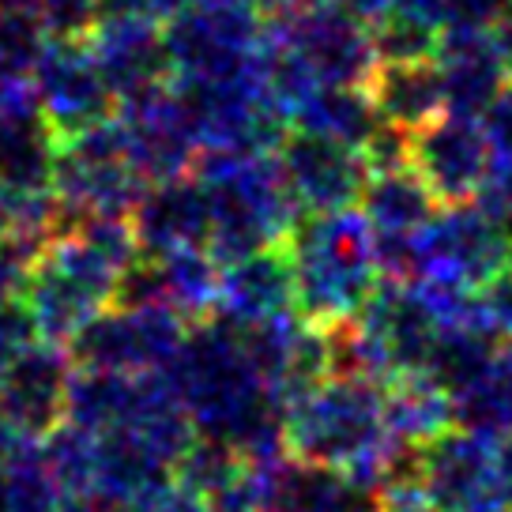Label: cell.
<instances>
[{"instance_id": "ffe728a7", "label": "cell", "mask_w": 512, "mask_h": 512, "mask_svg": "<svg viewBox=\"0 0 512 512\" xmlns=\"http://www.w3.org/2000/svg\"><path fill=\"white\" fill-rule=\"evenodd\" d=\"M61 136L42 110L4 113L0 125V204L53 192Z\"/></svg>"}, {"instance_id": "8fae6325", "label": "cell", "mask_w": 512, "mask_h": 512, "mask_svg": "<svg viewBox=\"0 0 512 512\" xmlns=\"http://www.w3.org/2000/svg\"><path fill=\"white\" fill-rule=\"evenodd\" d=\"M31 83L38 110L61 140L117 113V95L102 76L87 38H49Z\"/></svg>"}, {"instance_id": "603a6c76", "label": "cell", "mask_w": 512, "mask_h": 512, "mask_svg": "<svg viewBox=\"0 0 512 512\" xmlns=\"http://www.w3.org/2000/svg\"><path fill=\"white\" fill-rule=\"evenodd\" d=\"M373 106L384 121L400 128H426L445 113V83L437 61H403V64H381L366 83Z\"/></svg>"}, {"instance_id": "f35d334b", "label": "cell", "mask_w": 512, "mask_h": 512, "mask_svg": "<svg viewBox=\"0 0 512 512\" xmlns=\"http://www.w3.org/2000/svg\"><path fill=\"white\" fill-rule=\"evenodd\" d=\"M494 46H497V57H501V64H505V72H509V80H512V0L505 4V12H501L494 23Z\"/></svg>"}, {"instance_id": "6da1fadb", "label": "cell", "mask_w": 512, "mask_h": 512, "mask_svg": "<svg viewBox=\"0 0 512 512\" xmlns=\"http://www.w3.org/2000/svg\"><path fill=\"white\" fill-rule=\"evenodd\" d=\"M166 381L185 407L196 437L234 445L245 460H283L287 407L256 373L241 332L219 317L192 324Z\"/></svg>"}, {"instance_id": "ac0fdd59", "label": "cell", "mask_w": 512, "mask_h": 512, "mask_svg": "<svg viewBox=\"0 0 512 512\" xmlns=\"http://www.w3.org/2000/svg\"><path fill=\"white\" fill-rule=\"evenodd\" d=\"M294 302H298L294 298V272H290V256L283 245L256 249V253L223 264L215 317L226 324L249 328L260 320L294 313Z\"/></svg>"}, {"instance_id": "83f0119b", "label": "cell", "mask_w": 512, "mask_h": 512, "mask_svg": "<svg viewBox=\"0 0 512 512\" xmlns=\"http://www.w3.org/2000/svg\"><path fill=\"white\" fill-rule=\"evenodd\" d=\"M501 343L505 339L497 336L490 324H456V328H445L430 354L426 377H433L448 396H456V392H464L467 384H475L490 369V362L501 351Z\"/></svg>"}, {"instance_id": "8d00e7d4", "label": "cell", "mask_w": 512, "mask_h": 512, "mask_svg": "<svg viewBox=\"0 0 512 512\" xmlns=\"http://www.w3.org/2000/svg\"><path fill=\"white\" fill-rule=\"evenodd\" d=\"M456 8H460V0H392L388 16H400L407 23L441 34L456 19Z\"/></svg>"}, {"instance_id": "3957f363", "label": "cell", "mask_w": 512, "mask_h": 512, "mask_svg": "<svg viewBox=\"0 0 512 512\" xmlns=\"http://www.w3.org/2000/svg\"><path fill=\"white\" fill-rule=\"evenodd\" d=\"M283 441L294 460L339 467L377 486L407 448L384 418V384L362 377H324L287 407Z\"/></svg>"}, {"instance_id": "74e56055", "label": "cell", "mask_w": 512, "mask_h": 512, "mask_svg": "<svg viewBox=\"0 0 512 512\" xmlns=\"http://www.w3.org/2000/svg\"><path fill=\"white\" fill-rule=\"evenodd\" d=\"M479 204L512 234V159L490 166V177L479 192Z\"/></svg>"}, {"instance_id": "d590c367", "label": "cell", "mask_w": 512, "mask_h": 512, "mask_svg": "<svg viewBox=\"0 0 512 512\" xmlns=\"http://www.w3.org/2000/svg\"><path fill=\"white\" fill-rule=\"evenodd\" d=\"M117 512H211L208 501H200L196 494H189L185 486L166 482L159 490H147V494L132 497L128 505H121Z\"/></svg>"}, {"instance_id": "f1b7e54d", "label": "cell", "mask_w": 512, "mask_h": 512, "mask_svg": "<svg viewBox=\"0 0 512 512\" xmlns=\"http://www.w3.org/2000/svg\"><path fill=\"white\" fill-rule=\"evenodd\" d=\"M64 486L46 464L42 441L23 437L12 460L0 467V512H61Z\"/></svg>"}, {"instance_id": "60d3db41", "label": "cell", "mask_w": 512, "mask_h": 512, "mask_svg": "<svg viewBox=\"0 0 512 512\" xmlns=\"http://www.w3.org/2000/svg\"><path fill=\"white\" fill-rule=\"evenodd\" d=\"M497 467H501V486H505V497L512 505V433L497 441Z\"/></svg>"}, {"instance_id": "7c38bea8", "label": "cell", "mask_w": 512, "mask_h": 512, "mask_svg": "<svg viewBox=\"0 0 512 512\" xmlns=\"http://www.w3.org/2000/svg\"><path fill=\"white\" fill-rule=\"evenodd\" d=\"M418 464L437 512H512L501 486L497 441L490 437L452 426L422 445Z\"/></svg>"}, {"instance_id": "8992f818", "label": "cell", "mask_w": 512, "mask_h": 512, "mask_svg": "<svg viewBox=\"0 0 512 512\" xmlns=\"http://www.w3.org/2000/svg\"><path fill=\"white\" fill-rule=\"evenodd\" d=\"M272 23L245 0H204L166 23L177 80H226L264 72Z\"/></svg>"}, {"instance_id": "f546056e", "label": "cell", "mask_w": 512, "mask_h": 512, "mask_svg": "<svg viewBox=\"0 0 512 512\" xmlns=\"http://www.w3.org/2000/svg\"><path fill=\"white\" fill-rule=\"evenodd\" d=\"M245 464H249V460H245L234 445L215 441V437H196V441L185 448V456L177 460L174 482L211 505L215 497H223L226 490L245 475Z\"/></svg>"}, {"instance_id": "e0dca14e", "label": "cell", "mask_w": 512, "mask_h": 512, "mask_svg": "<svg viewBox=\"0 0 512 512\" xmlns=\"http://www.w3.org/2000/svg\"><path fill=\"white\" fill-rule=\"evenodd\" d=\"M128 223L136 230L140 253L162 256L174 249H208L211 204L204 185L192 174L147 185Z\"/></svg>"}, {"instance_id": "836d02e7", "label": "cell", "mask_w": 512, "mask_h": 512, "mask_svg": "<svg viewBox=\"0 0 512 512\" xmlns=\"http://www.w3.org/2000/svg\"><path fill=\"white\" fill-rule=\"evenodd\" d=\"M482 132H486V144H490V155L494 162H509L512 159V80L497 91V98L482 110L479 117Z\"/></svg>"}, {"instance_id": "d6986e66", "label": "cell", "mask_w": 512, "mask_h": 512, "mask_svg": "<svg viewBox=\"0 0 512 512\" xmlns=\"http://www.w3.org/2000/svg\"><path fill=\"white\" fill-rule=\"evenodd\" d=\"M433 61L445 83V110L460 117H482L497 91L509 83V72L497 57L494 31L482 27H445Z\"/></svg>"}, {"instance_id": "4316f807", "label": "cell", "mask_w": 512, "mask_h": 512, "mask_svg": "<svg viewBox=\"0 0 512 512\" xmlns=\"http://www.w3.org/2000/svg\"><path fill=\"white\" fill-rule=\"evenodd\" d=\"M456 403V426L501 441L512 433V339L501 343L497 358L475 384L452 396Z\"/></svg>"}, {"instance_id": "5b68a950", "label": "cell", "mask_w": 512, "mask_h": 512, "mask_svg": "<svg viewBox=\"0 0 512 512\" xmlns=\"http://www.w3.org/2000/svg\"><path fill=\"white\" fill-rule=\"evenodd\" d=\"M192 177L208 192V249L219 264L283 245L302 223V208L275 151H200Z\"/></svg>"}, {"instance_id": "9a60e30c", "label": "cell", "mask_w": 512, "mask_h": 512, "mask_svg": "<svg viewBox=\"0 0 512 512\" xmlns=\"http://www.w3.org/2000/svg\"><path fill=\"white\" fill-rule=\"evenodd\" d=\"M72 354L64 343L31 339L12 358L0 381V415L12 422L19 437L42 441L57 430L68 415V388H72Z\"/></svg>"}, {"instance_id": "30bf717a", "label": "cell", "mask_w": 512, "mask_h": 512, "mask_svg": "<svg viewBox=\"0 0 512 512\" xmlns=\"http://www.w3.org/2000/svg\"><path fill=\"white\" fill-rule=\"evenodd\" d=\"M272 34L298 53L320 87H366L381 68L373 27L336 0H309L294 16L272 23Z\"/></svg>"}, {"instance_id": "cb8c5ba5", "label": "cell", "mask_w": 512, "mask_h": 512, "mask_svg": "<svg viewBox=\"0 0 512 512\" xmlns=\"http://www.w3.org/2000/svg\"><path fill=\"white\" fill-rule=\"evenodd\" d=\"M151 264H155V302L174 309L189 324L215 317L223 264L211 256V249H174L151 256Z\"/></svg>"}, {"instance_id": "b9f144b4", "label": "cell", "mask_w": 512, "mask_h": 512, "mask_svg": "<svg viewBox=\"0 0 512 512\" xmlns=\"http://www.w3.org/2000/svg\"><path fill=\"white\" fill-rule=\"evenodd\" d=\"M19 445H23V437L12 430V422H8V418L0 415V467L12 460V452H16Z\"/></svg>"}, {"instance_id": "d4e9b609", "label": "cell", "mask_w": 512, "mask_h": 512, "mask_svg": "<svg viewBox=\"0 0 512 512\" xmlns=\"http://www.w3.org/2000/svg\"><path fill=\"white\" fill-rule=\"evenodd\" d=\"M384 418L403 445L422 448L456 426V403L433 377L411 373L384 388Z\"/></svg>"}, {"instance_id": "44dd1931", "label": "cell", "mask_w": 512, "mask_h": 512, "mask_svg": "<svg viewBox=\"0 0 512 512\" xmlns=\"http://www.w3.org/2000/svg\"><path fill=\"white\" fill-rule=\"evenodd\" d=\"M272 512H381V494L339 467L287 456L275 475Z\"/></svg>"}, {"instance_id": "4dcf8cb0", "label": "cell", "mask_w": 512, "mask_h": 512, "mask_svg": "<svg viewBox=\"0 0 512 512\" xmlns=\"http://www.w3.org/2000/svg\"><path fill=\"white\" fill-rule=\"evenodd\" d=\"M98 0H0V12L34 19L49 38H83L95 23Z\"/></svg>"}, {"instance_id": "277c9868", "label": "cell", "mask_w": 512, "mask_h": 512, "mask_svg": "<svg viewBox=\"0 0 512 512\" xmlns=\"http://www.w3.org/2000/svg\"><path fill=\"white\" fill-rule=\"evenodd\" d=\"M283 249L294 272V309L317 328L358 317L384 279L377 234L358 208L302 215Z\"/></svg>"}, {"instance_id": "484cf974", "label": "cell", "mask_w": 512, "mask_h": 512, "mask_svg": "<svg viewBox=\"0 0 512 512\" xmlns=\"http://www.w3.org/2000/svg\"><path fill=\"white\" fill-rule=\"evenodd\" d=\"M290 121L302 132H317V136H328L339 144L366 147L384 117L373 106L369 87H332L328 83L305 98Z\"/></svg>"}, {"instance_id": "7402d4cb", "label": "cell", "mask_w": 512, "mask_h": 512, "mask_svg": "<svg viewBox=\"0 0 512 512\" xmlns=\"http://www.w3.org/2000/svg\"><path fill=\"white\" fill-rule=\"evenodd\" d=\"M441 208L445 204L433 196L415 166L373 174L358 200V211L369 219L377 241H415Z\"/></svg>"}, {"instance_id": "7bdbcfd3", "label": "cell", "mask_w": 512, "mask_h": 512, "mask_svg": "<svg viewBox=\"0 0 512 512\" xmlns=\"http://www.w3.org/2000/svg\"><path fill=\"white\" fill-rule=\"evenodd\" d=\"M0 125H4V106H0Z\"/></svg>"}, {"instance_id": "ab89813d", "label": "cell", "mask_w": 512, "mask_h": 512, "mask_svg": "<svg viewBox=\"0 0 512 512\" xmlns=\"http://www.w3.org/2000/svg\"><path fill=\"white\" fill-rule=\"evenodd\" d=\"M245 4H253L268 23H279V19L294 16V12H298L302 4H309V0H245Z\"/></svg>"}, {"instance_id": "4fadbf2b", "label": "cell", "mask_w": 512, "mask_h": 512, "mask_svg": "<svg viewBox=\"0 0 512 512\" xmlns=\"http://www.w3.org/2000/svg\"><path fill=\"white\" fill-rule=\"evenodd\" d=\"M117 121L125 128L128 155L147 185L192 174V166L200 159V140H196L192 117L177 95L174 80L132 98H121Z\"/></svg>"}, {"instance_id": "e575fe53", "label": "cell", "mask_w": 512, "mask_h": 512, "mask_svg": "<svg viewBox=\"0 0 512 512\" xmlns=\"http://www.w3.org/2000/svg\"><path fill=\"white\" fill-rule=\"evenodd\" d=\"M31 339H38V332H34V320H31V313L23 309V302H12L8 309H0V381H4V373L12 366V358H16Z\"/></svg>"}, {"instance_id": "9c48e42d", "label": "cell", "mask_w": 512, "mask_h": 512, "mask_svg": "<svg viewBox=\"0 0 512 512\" xmlns=\"http://www.w3.org/2000/svg\"><path fill=\"white\" fill-rule=\"evenodd\" d=\"M185 324L166 305H110L72 336L68 354L80 369L166 373L189 336Z\"/></svg>"}, {"instance_id": "d6a6232c", "label": "cell", "mask_w": 512, "mask_h": 512, "mask_svg": "<svg viewBox=\"0 0 512 512\" xmlns=\"http://www.w3.org/2000/svg\"><path fill=\"white\" fill-rule=\"evenodd\" d=\"M362 151H366L373 174H381V170H403V166H411V159H415V132L392 125V121H381V128L373 132V140Z\"/></svg>"}, {"instance_id": "5bb4252c", "label": "cell", "mask_w": 512, "mask_h": 512, "mask_svg": "<svg viewBox=\"0 0 512 512\" xmlns=\"http://www.w3.org/2000/svg\"><path fill=\"white\" fill-rule=\"evenodd\" d=\"M275 159L283 166V177H287L302 215L358 208L369 177H373L362 147L339 144V140L302 132V128L279 140Z\"/></svg>"}, {"instance_id": "2e32d148", "label": "cell", "mask_w": 512, "mask_h": 512, "mask_svg": "<svg viewBox=\"0 0 512 512\" xmlns=\"http://www.w3.org/2000/svg\"><path fill=\"white\" fill-rule=\"evenodd\" d=\"M411 166L441 204L479 200L490 166H494L479 117H460V113L445 110L437 121L418 128Z\"/></svg>"}, {"instance_id": "ba28073f", "label": "cell", "mask_w": 512, "mask_h": 512, "mask_svg": "<svg viewBox=\"0 0 512 512\" xmlns=\"http://www.w3.org/2000/svg\"><path fill=\"white\" fill-rule=\"evenodd\" d=\"M512 264V234L479 200L445 204L415 238L411 283L430 279L448 287L482 290Z\"/></svg>"}, {"instance_id": "1f68e13d", "label": "cell", "mask_w": 512, "mask_h": 512, "mask_svg": "<svg viewBox=\"0 0 512 512\" xmlns=\"http://www.w3.org/2000/svg\"><path fill=\"white\" fill-rule=\"evenodd\" d=\"M437 31H426L418 23H407L400 16H384L373 23V46L381 64H403V61H430L437 53Z\"/></svg>"}, {"instance_id": "7a4b0ae2", "label": "cell", "mask_w": 512, "mask_h": 512, "mask_svg": "<svg viewBox=\"0 0 512 512\" xmlns=\"http://www.w3.org/2000/svg\"><path fill=\"white\" fill-rule=\"evenodd\" d=\"M136 256L140 241L128 215H91L57 234L27 268L19 294L38 339L68 347L83 324L117 305L121 275Z\"/></svg>"}, {"instance_id": "52a82bcc", "label": "cell", "mask_w": 512, "mask_h": 512, "mask_svg": "<svg viewBox=\"0 0 512 512\" xmlns=\"http://www.w3.org/2000/svg\"><path fill=\"white\" fill-rule=\"evenodd\" d=\"M53 192L61 200L68 226L91 215H132L147 192V181L128 155L125 128L117 113L102 125L64 136L57 151Z\"/></svg>"}]
</instances>
